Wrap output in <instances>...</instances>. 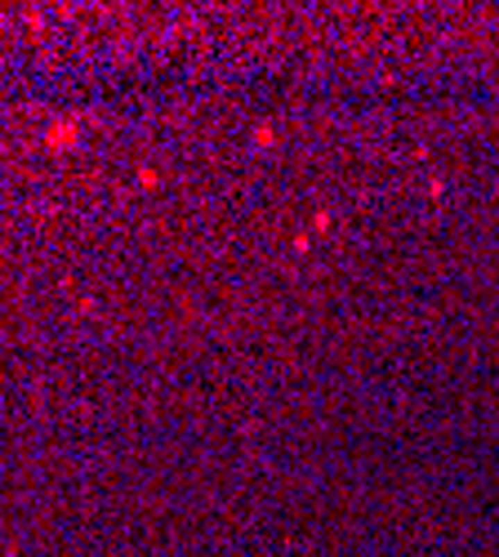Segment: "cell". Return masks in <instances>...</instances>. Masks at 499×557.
<instances>
[{"instance_id": "1", "label": "cell", "mask_w": 499, "mask_h": 557, "mask_svg": "<svg viewBox=\"0 0 499 557\" xmlns=\"http://www.w3.org/2000/svg\"><path fill=\"white\" fill-rule=\"evenodd\" d=\"M49 147H62V143H76V125H71V121H54V130H49V139H45Z\"/></svg>"}]
</instances>
